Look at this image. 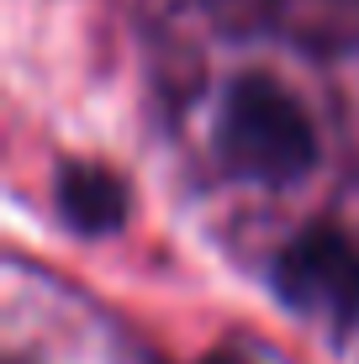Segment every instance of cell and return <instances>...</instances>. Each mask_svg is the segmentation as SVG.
I'll return each instance as SVG.
<instances>
[{
	"mask_svg": "<svg viewBox=\"0 0 359 364\" xmlns=\"http://www.w3.org/2000/svg\"><path fill=\"white\" fill-rule=\"evenodd\" d=\"M217 148L232 174L259 185H291L312 169L317 159V132L312 117L296 106L291 90H280L264 74L238 80L222 100L217 122Z\"/></svg>",
	"mask_w": 359,
	"mask_h": 364,
	"instance_id": "obj_1",
	"label": "cell"
},
{
	"mask_svg": "<svg viewBox=\"0 0 359 364\" xmlns=\"http://www.w3.org/2000/svg\"><path fill=\"white\" fill-rule=\"evenodd\" d=\"M275 285L291 306L317 311L328 322L359 317V248L338 228H306L286 243L275 264Z\"/></svg>",
	"mask_w": 359,
	"mask_h": 364,
	"instance_id": "obj_2",
	"label": "cell"
},
{
	"mask_svg": "<svg viewBox=\"0 0 359 364\" xmlns=\"http://www.w3.org/2000/svg\"><path fill=\"white\" fill-rule=\"evenodd\" d=\"M58 211L74 232L85 237H101V232H117L122 217H127V191L122 180L101 164H69L58 174Z\"/></svg>",
	"mask_w": 359,
	"mask_h": 364,
	"instance_id": "obj_3",
	"label": "cell"
},
{
	"mask_svg": "<svg viewBox=\"0 0 359 364\" xmlns=\"http://www.w3.org/2000/svg\"><path fill=\"white\" fill-rule=\"evenodd\" d=\"M201 364H249V359H238V354H212V359H201Z\"/></svg>",
	"mask_w": 359,
	"mask_h": 364,
	"instance_id": "obj_4",
	"label": "cell"
}]
</instances>
